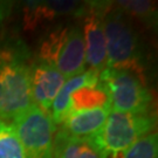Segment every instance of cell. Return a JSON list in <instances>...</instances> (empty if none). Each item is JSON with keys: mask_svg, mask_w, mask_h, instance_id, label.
Wrapping results in <instances>:
<instances>
[{"mask_svg": "<svg viewBox=\"0 0 158 158\" xmlns=\"http://www.w3.org/2000/svg\"><path fill=\"white\" fill-rule=\"evenodd\" d=\"M123 158H158L157 132H150L124 151Z\"/></svg>", "mask_w": 158, "mask_h": 158, "instance_id": "17", "label": "cell"}, {"mask_svg": "<svg viewBox=\"0 0 158 158\" xmlns=\"http://www.w3.org/2000/svg\"><path fill=\"white\" fill-rule=\"evenodd\" d=\"M102 23L107 44V68L144 75L139 38L129 15L106 1Z\"/></svg>", "mask_w": 158, "mask_h": 158, "instance_id": "1", "label": "cell"}, {"mask_svg": "<svg viewBox=\"0 0 158 158\" xmlns=\"http://www.w3.org/2000/svg\"><path fill=\"white\" fill-rule=\"evenodd\" d=\"M0 158H26L12 124L0 118Z\"/></svg>", "mask_w": 158, "mask_h": 158, "instance_id": "16", "label": "cell"}, {"mask_svg": "<svg viewBox=\"0 0 158 158\" xmlns=\"http://www.w3.org/2000/svg\"><path fill=\"white\" fill-rule=\"evenodd\" d=\"M98 81L107 90L114 111L134 114L153 113V96L145 76L128 70L104 68Z\"/></svg>", "mask_w": 158, "mask_h": 158, "instance_id": "3", "label": "cell"}, {"mask_svg": "<svg viewBox=\"0 0 158 158\" xmlns=\"http://www.w3.org/2000/svg\"><path fill=\"white\" fill-rule=\"evenodd\" d=\"M106 1L87 2L82 25L85 64L90 70L101 73L107 67V44L102 23Z\"/></svg>", "mask_w": 158, "mask_h": 158, "instance_id": "6", "label": "cell"}, {"mask_svg": "<svg viewBox=\"0 0 158 158\" xmlns=\"http://www.w3.org/2000/svg\"><path fill=\"white\" fill-rule=\"evenodd\" d=\"M104 107H110V98L100 81L95 85H87L76 89L70 95V111L90 110Z\"/></svg>", "mask_w": 158, "mask_h": 158, "instance_id": "13", "label": "cell"}, {"mask_svg": "<svg viewBox=\"0 0 158 158\" xmlns=\"http://www.w3.org/2000/svg\"><path fill=\"white\" fill-rule=\"evenodd\" d=\"M53 158H101L90 138L72 137L59 130L53 143Z\"/></svg>", "mask_w": 158, "mask_h": 158, "instance_id": "12", "label": "cell"}, {"mask_svg": "<svg viewBox=\"0 0 158 158\" xmlns=\"http://www.w3.org/2000/svg\"><path fill=\"white\" fill-rule=\"evenodd\" d=\"M32 104L31 67L23 51L0 47V118L14 119Z\"/></svg>", "mask_w": 158, "mask_h": 158, "instance_id": "2", "label": "cell"}, {"mask_svg": "<svg viewBox=\"0 0 158 158\" xmlns=\"http://www.w3.org/2000/svg\"><path fill=\"white\" fill-rule=\"evenodd\" d=\"M114 5L122 12H124L127 15H132V17L137 18L149 26L156 25L157 5L153 1L121 0V1H114Z\"/></svg>", "mask_w": 158, "mask_h": 158, "instance_id": "15", "label": "cell"}, {"mask_svg": "<svg viewBox=\"0 0 158 158\" xmlns=\"http://www.w3.org/2000/svg\"><path fill=\"white\" fill-rule=\"evenodd\" d=\"M11 8V2H4L0 1V23L5 20V18L8 15Z\"/></svg>", "mask_w": 158, "mask_h": 158, "instance_id": "18", "label": "cell"}, {"mask_svg": "<svg viewBox=\"0 0 158 158\" xmlns=\"http://www.w3.org/2000/svg\"><path fill=\"white\" fill-rule=\"evenodd\" d=\"M12 127L21 143L26 158H53L56 125L49 114L35 103L13 119Z\"/></svg>", "mask_w": 158, "mask_h": 158, "instance_id": "5", "label": "cell"}, {"mask_svg": "<svg viewBox=\"0 0 158 158\" xmlns=\"http://www.w3.org/2000/svg\"><path fill=\"white\" fill-rule=\"evenodd\" d=\"M98 75L100 73L95 70L85 69L83 73L75 75L64 82L62 88L57 93L51 108V117L54 124H61L64 117L70 113V95L73 94V91L82 87L97 85Z\"/></svg>", "mask_w": 158, "mask_h": 158, "instance_id": "11", "label": "cell"}, {"mask_svg": "<svg viewBox=\"0 0 158 158\" xmlns=\"http://www.w3.org/2000/svg\"><path fill=\"white\" fill-rule=\"evenodd\" d=\"M54 67L67 80L85 70V41L80 26H70L67 41L60 52Z\"/></svg>", "mask_w": 158, "mask_h": 158, "instance_id": "9", "label": "cell"}, {"mask_svg": "<svg viewBox=\"0 0 158 158\" xmlns=\"http://www.w3.org/2000/svg\"><path fill=\"white\" fill-rule=\"evenodd\" d=\"M67 79L55 67L44 62L31 66V88L33 103L51 115V108L57 93Z\"/></svg>", "mask_w": 158, "mask_h": 158, "instance_id": "7", "label": "cell"}, {"mask_svg": "<svg viewBox=\"0 0 158 158\" xmlns=\"http://www.w3.org/2000/svg\"><path fill=\"white\" fill-rule=\"evenodd\" d=\"M110 111V107L70 111L62 121L60 130L72 137L91 138L101 130Z\"/></svg>", "mask_w": 158, "mask_h": 158, "instance_id": "10", "label": "cell"}, {"mask_svg": "<svg viewBox=\"0 0 158 158\" xmlns=\"http://www.w3.org/2000/svg\"><path fill=\"white\" fill-rule=\"evenodd\" d=\"M69 29L70 26H59L46 35L39 47L40 62L54 67V63L67 41Z\"/></svg>", "mask_w": 158, "mask_h": 158, "instance_id": "14", "label": "cell"}, {"mask_svg": "<svg viewBox=\"0 0 158 158\" xmlns=\"http://www.w3.org/2000/svg\"><path fill=\"white\" fill-rule=\"evenodd\" d=\"M156 115L119 113L111 110L103 127L90 138L97 150L124 152L136 141L153 132Z\"/></svg>", "mask_w": 158, "mask_h": 158, "instance_id": "4", "label": "cell"}, {"mask_svg": "<svg viewBox=\"0 0 158 158\" xmlns=\"http://www.w3.org/2000/svg\"><path fill=\"white\" fill-rule=\"evenodd\" d=\"M87 2L79 1H27L23 6V28L35 31L59 15H83Z\"/></svg>", "mask_w": 158, "mask_h": 158, "instance_id": "8", "label": "cell"}]
</instances>
